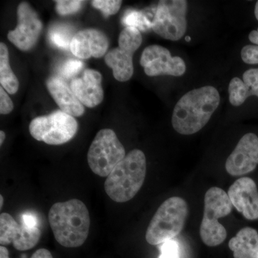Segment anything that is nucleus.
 <instances>
[{
    "instance_id": "obj_1",
    "label": "nucleus",
    "mask_w": 258,
    "mask_h": 258,
    "mask_svg": "<svg viewBox=\"0 0 258 258\" xmlns=\"http://www.w3.org/2000/svg\"><path fill=\"white\" fill-rule=\"evenodd\" d=\"M220 102V93L212 86L190 91L174 107L171 118L173 128L182 135L197 133L208 123Z\"/></svg>"
},
{
    "instance_id": "obj_2",
    "label": "nucleus",
    "mask_w": 258,
    "mask_h": 258,
    "mask_svg": "<svg viewBox=\"0 0 258 258\" xmlns=\"http://www.w3.org/2000/svg\"><path fill=\"white\" fill-rule=\"evenodd\" d=\"M48 220L56 241L69 248L79 247L85 243L89 234V212L81 200L72 199L57 203L51 207Z\"/></svg>"
},
{
    "instance_id": "obj_3",
    "label": "nucleus",
    "mask_w": 258,
    "mask_h": 258,
    "mask_svg": "<svg viewBox=\"0 0 258 258\" xmlns=\"http://www.w3.org/2000/svg\"><path fill=\"white\" fill-rule=\"evenodd\" d=\"M146 174L145 154L139 149H134L107 176L105 191L115 203H126L133 199L142 187Z\"/></svg>"
},
{
    "instance_id": "obj_4",
    "label": "nucleus",
    "mask_w": 258,
    "mask_h": 258,
    "mask_svg": "<svg viewBox=\"0 0 258 258\" xmlns=\"http://www.w3.org/2000/svg\"><path fill=\"white\" fill-rule=\"evenodd\" d=\"M188 205L184 199L173 197L161 204L146 232V240L152 245L172 240L184 228L188 216Z\"/></svg>"
},
{
    "instance_id": "obj_5",
    "label": "nucleus",
    "mask_w": 258,
    "mask_h": 258,
    "mask_svg": "<svg viewBox=\"0 0 258 258\" xmlns=\"http://www.w3.org/2000/svg\"><path fill=\"white\" fill-rule=\"evenodd\" d=\"M232 206L228 195L221 188L215 186L207 191L200 230V237L206 245L215 247L226 240L227 230L218 220L230 215Z\"/></svg>"
},
{
    "instance_id": "obj_6",
    "label": "nucleus",
    "mask_w": 258,
    "mask_h": 258,
    "mask_svg": "<svg viewBox=\"0 0 258 258\" xmlns=\"http://www.w3.org/2000/svg\"><path fill=\"white\" fill-rule=\"evenodd\" d=\"M125 156L124 147L115 132L112 129H102L88 150V165L96 175L107 177Z\"/></svg>"
},
{
    "instance_id": "obj_7",
    "label": "nucleus",
    "mask_w": 258,
    "mask_h": 258,
    "mask_svg": "<svg viewBox=\"0 0 258 258\" xmlns=\"http://www.w3.org/2000/svg\"><path fill=\"white\" fill-rule=\"evenodd\" d=\"M79 124L72 115L62 111L36 117L30 122V135L39 142L49 145H61L74 138Z\"/></svg>"
},
{
    "instance_id": "obj_8",
    "label": "nucleus",
    "mask_w": 258,
    "mask_h": 258,
    "mask_svg": "<svg viewBox=\"0 0 258 258\" xmlns=\"http://www.w3.org/2000/svg\"><path fill=\"white\" fill-rule=\"evenodd\" d=\"M186 13L185 0H161L153 18L152 30L162 38L177 41L186 32Z\"/></svg>"
},
{
    "instance_id": "obj_9",
    "label": "nucleus",
    "mask_w": 258,
    "mask_h": 258,
    "mask_svg": "<svg viewBox=\"0 0 258 258\" xmlns=\"http://www.w3.org/2000/svg\"><path fill=\"white\" fill-rule=\"evenodd\" d=\"M142 36L137 29L127 27L118 37V47L110 50L105 56V62L113 71L117 81L125 82L134 74L133 56L142 45Z\"/></svg>"
},
{
    "instance_id": "obj_10",
    "label": "nucleus",
    "mask_w": 258,
    "mask_h": 258,
    "mask_svg": "<svg viewBox=\"0 0 258 258\" xmlns=\"http://www.w3.org/2000/svg\"><path fill=\"white\" fill-rule=\"evenodd\" d=\"M140 64L149 76H181L186 72V64L178 56L172 57L166 47L158 45H149L144 49Z\"/></svg>"
},
{
    "instance_id": "obj_11",
    "label": "nucleus",
    "mask_w": 258,
    "mask_h": 258,
    "mask_svg": "<svg viewBox=\"0 0 258 258\" xmlns=\"http://www.w3.org/2000/svg\"><path fill=\"white\" fill-rule=\"evenodd\" d=\"M41 230L37 226L19 224L10 214L0 215V244L1 246L13 244L20 251L29 250L38 243Z\"/></svg>"
},
{
    "instance_id": "obj_12",
    "label": "nucleus",
    "mask_w": 258,
    "mask_h": 258,
    "mask_svg": "<svg viewBox=\"0 0 258 258\" xmlns=\"http://www.w3.org/2000/svg\"><path fill=\"white\" fill-rule=\"evenodd\" d=\"M18 18V25L8 32V40L20 50H30L36 45L43 25L36 12L28 3L19 5Z\"/></svg>"
},
{
    "instance_id": "obj_13",
    "label": "nucleus",
    "mask_w": 258,
    "mask_h": 258,
    "mask_svg": "<svg viewBox=\"0 0 258 258\" xmlns=\"http://www.w3.org/2000/svg\"><path fill=\"white\" fill-rule=\"evenodd\" d=\"M257 165V136L252 133L245 134L227 158L226 170L230 175L242 176L252 172Z\"/></svg>"
},
{
    "instance_id": "obj_14",
    "label": "nucleus",
    "mask_w": 258,
    "mask_h": 258,
    "mask_svg": "<svg viewBox=\"0 0 258 258\" xmlns=\"http://www.w3.org/2000/svg\"><path fill=\"white\" fill-rule=\"evenodd\" d=\"M231 203L244 218L258 219V190L255 182L249 177H242L235 181L227 192Z\"/></svg>"
},
{
    "instance_id": "obj_15",
    "label": "nucleus",
    "mask_w": 258,
    "mask_h": 258,
    "mask_svg": "<svg viewBox=\"0 0 258 258\" xmlns=\"http://www.w3.org/2000/svg\"><path fill=\"white\" fill-rule=\"evenodd\" d=\"M108 46L106 34L96 29H86L75 34L70 49L79 58H99L106 55Z\"/></svg>"
},
{
    "instance_id": "obj_16",
    "label": "nucleus",
    "mask_w": 258,
    "mask_h": 258,
    "mask_svg": "<svg viewBox=\"0 0 258 258\" xmlns=\"http://www.w3.org/2000/svg\"><path fill=\"white\" fill-rule=\"evenodd\" d=\"M101 81L102 76L98 71L87 69L82 77L71 81V88L83 106L94 108L103 101L104 97Z\"/></svg>"
},
{
    "instance_id": "obj_17",
    "label": "nucleus",
    "mask_w": 258,
    "mask_h": 258,
    "mask_svg": "<svg viewBox=\"0 0 258 258\" xmlns=\"http://www.w3.org/2000/svg\"><path fill=\"white\" fill-rule=\"evenodd\" d=\"M46 86L51 96L60 107V111L74 117L81 116L84 113V106L63 80L51 77L47 80Z\"/></svg>"
},
{
    "instance_id": "obj_18",
    "label": "nucleus",
    "mask_w": 258,
    "mask_h": 258,
    "mask_svg": "<svg viewBox=\"0 0 258 258\" xmlns=\"http://www.w3.org/2000/svg\"><path fill=\"white\" fill-rule=\"evenodd\" d=\"M229 100L234 106L242 105L250 96L258 97V69L246 71L242 80L233 78L228 87Z\"/></svg>"
},
{
    "instance_id": "obj_19",
    "label": "nucleus",
    "mask_w": 258,
    "mask_h": 258,
    "mask_svg": "<svg viewBox=\"0 0 258 258\" xmlns=\"http://www.w3.org/2000/svg\"><path fill=\"white\" fill-rule=\"evenodd\" d=\"M234 258H258V232L251 227L241 229L229 242Z\"/></svg>"
},
{
    "instance_id": "obj_20",
    "label": "nucleus",
    "mask_w": 258,
    "mask_h": 258,
    "mask_svg": "<svg viewBox=\"0 0 258 258\" xmlns=\"http://www.w3.org/2000/svg\"><path fill=\"white\" fill-rule=\"evenodd\" d=\"M0 83L10 94H15L19 89V81L10 67L9 52L5 43H0Z\"/></svg>"
},
{
    "instance_id": "obj_21",
    "label": "nucleus",
    "mask_w": 258,
    "mask_h": 258,
    "mask_svg": "<svg viewBox=\"0 0 258 258\" xmlns=\"http://www.w3.org/2000/svg\"><path fill=\"white\" fill-rule=\"evenodd\" d=\"M74 35L71 27L63 24L54 25L48 32V39L51 43L62 50H69Z\"/></svg>"
},
{
    "instance_id": "obj_22",
    "label": "nucleus",
    "mask_w": 258,
    "mask_h": 258,
    "mask_svg": "<svg viewBox=\"0 0 258 258\" xmlns=\"http://www.w3.org/2000/svg\"><path fill=\"white\" fill-rule=\"evenodd\" d=\"M122 23L125 28L132 27L140 32H145L152 28V21L148 18L147 14L144 13V12L137 10H128L122 19Z\"/></svg>"
},
{
    "instance_id": "obj_23",
    "label": "nucleus",
    "mask_w": 258,
    "mask_h": 258,
    "mask_svg": "<svg viewBox=\"0 0 258 258\" xmlns=\"http://www.w3.org/2000/svg\"><path fill=\"white\" fill-rule=\"evenodd\" d=\"M249 41L254 45H247L241 50V57L245 63L258 64V28L249 34Z\"/></svg>"
},
{
    "instance_id": "obj_24",
    "label": "nucleus",
    "mask_w": 258,
    "mask_h": 258,
    "mask_svg": "<svg viewBox=\"0 0 258 258\" xmlns=\"http://www.w3.org/2000/svg\"><path fill=\"white\" fill-rule=\"evenodd\" d=\"M123 2L120 0H94L92 5L96 9L102 12L105 18L116 14Z\"/></svg>"
},
{
    "instance_id": "obj_25",
    "label": "nucleus",
    "mask_w": 258,
    "mask_h": 258,
    "mask_svg": "<svg viewBox=\"0 0 258 258\" xmlns=\"http://www.w3.org/2000/svg\"><path fill=\"white\" fill-rule=\"evenodd\" d=\"M55 3L56 12L64 16L77 13L82 8L84 1L79 0H57Z\"/></svg>"
},
{
    "instance_id": "obj_26",
    "label": "nucleus",
    "mask_w": 258,
    "mask_h": 258,
    "mask_svg": "<svg viewBox=\"0 0 258 258\" xmlns=\"http://www.w3.org/2000/svg\"><path fill=\"white\" fill-rule=\"evenodd\" d=\"M83 67L84 63L82 61L71 59L64 62L61 68L60 73L64 77L70 79L79 74V71H81Z\"/></svg>"
},
{
    "instance_id": "obj_27",
    "label": "nucleus",
    "mask_w": 258,
    "mask_h": 258,
    "mask_svg": "<svg viewBox=\"0 0 258 258\" xmlns=\"http://www.w3.org/2000/svg\"><path fill=\"white\" fill-rule=\"evenodd\" d=\"M159 258H179V247L174 240H168L161 246Z\"/></svg>"
},
{
    "instance_id": "obj_28",
    "label": "nucleus",
    "mask_w": 258,
    "mask_h": 258,
    "mask_svg": "<svg viewBox=\"0 0 258 258\" xmlns=\"http://www.w3.org/2000/svg\"><path fill=\"white\" fill-rule=\"evenodd\" d=\"M14 104L11 98L5 92L4 88L0 87V113L3 115L9 114L13 111Z\"/></svg>"
},
{
    "instance_id": "obj_29",
    "label": "nucleus",
    "mask_w": 258,
    "mask_h": 258,
    "mask_svg": "<svg viewBox=\"0 0 258 258\" xmlns=\"http://www.w3.org/2000/svg\"><path fill=\"white\" fill-rule=\"evenodd\" d=\"M31 258H53L52 254L48 249L41 248L37 249L33 254Z\"/></svg>"
},
{
    "instance_id": "obj_30",
    "label": "nucleus",
    "mask_w": 258,
    "mask_h": 258,
    "mask_svg": "<svg viewBox=\"0 0 258 258\" xmlns=\"http://www.w3.org/2000/svg\"><path fill=\"white\" fill-rule=\"evenodd\" d=\"M0 258H10L9 251L5 246H0Z\"/></svg>"
},
{
    "instance_id": "obj_31",
    "label": "nucleus",
    "mask_w": 258,
    "mask_h": 258,
    "mask_svg": "<svg viewBox=\"0 0 258 258\" xmlns=\"http://www.w3.org/2000/svg\"><path fill=\"white\" fill-rule=\"evenodd\" d=\"M5 137H6V135H5V132L3 131H1L0 132V145L2 146L4 143Z\"/></svg>"
},
{
    "instance_id": "obj_32",
    "label": "nucleus",
    "mask_w": 258,
    "mask_h": 258,
    "mask_svg": "<svg viewBox=\"0 0 258 258\" xmlns=\"http://www.w3.org/2000/svg\"><path fill=\"white\" fill-rule=\"evenodd\" d=\"M254 16L258 21V1L256 3L255 7H254Z\"/></svg>"
},
{
    "instance_id": "obj_33",
    "label": "nucleus",
    "mask_w": 258,
    "mask_h": 258,
    "mask_svg": "<svg viewBox=\"0 0 258 258\" xmlns=\"http://www.w3.org/2000/svg\"><path fill=\"white\" fill-rule=\"evenodd\" d=\"M3 203H4V198H3V195H0V208H3Z\"/></svg>"
}]
</instances>
